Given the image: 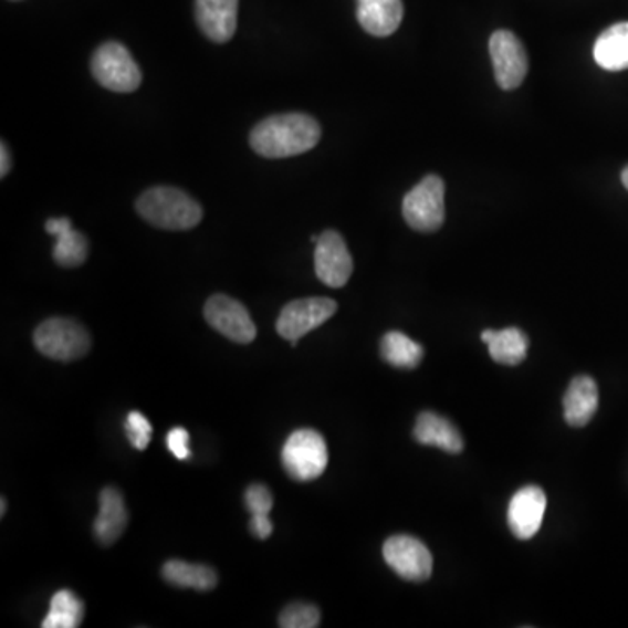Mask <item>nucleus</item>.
<instances>
[{
	"label": "nucleus",
	"mask_w": 628,
	"mask_h": 628,
	"mask_svg": "<svg viewBox=\"0 0 628 628\" xmlns=\"http://www.w3.org/2000/svg\"><path fill=\"white\" fill-rule=\"evenodd\" d=\"M46 232L56 238L53 249V259L56 264L63 268H77L86 261L87 252H90L87 240L72 228V222L66 217L48 220Z\"/></svg>",
	"instance_id": "nucleus-17"
},
{
	"label": "nucleus",
	"mask_w": 628,
	"mask_h": 628,
	"mask_svg": "<svg viewBox=\"0 0 628 628\" xmlns=\"http://www.w3.org/2000/svg\"><path fill=\"white\" fill-rule=\"evenodd\" d=\"M337 302L327 297H307L292 301L278 316L276 331L283 339L297 346L299 339L334 316Z\"/></svg>",
	"instance_id": "nucleus-7"
},
{
	"label": "nucleus",
	"mask_w": 628,
	"mask_h": 628,
	"mask_svg": "<svg viewBox=\"0 0 628 628\" xmlns=\"http://www.w3.org/2000/svg\"><path fill=\"white\" fill-rule=\"evenodd\" d=\"M594 59L604 71L620 72L628 69V23H616L604 30L594 46Z\"/></svg>",
	"instance_id": "nucleus-20"
},
{
	"label": "nucleus",
	"mask_w": 628,
	"mask_h": 628,
	"mask_svg": "<svg viewBox=\"0 0 628 628\" xmlns=\"http://www.w3.org/2000/svg\"><path fill=\"white\" fill-rule=\"evenodd\" d=\"M446 184L437 175H428L404 199V219L414 231L435 232L446 220Z\"/></svg>",
	"instance_id": "nucleus-6"
},
{
	"label": "nucleus",
	"mask_w": 628,
	"mask_h": 628,
	"mask_svg": "<svg viewBox=\"0 0 628 628\" xmlns=\"http://www.w3.org/2000/svg\"><path fill=\"white\" fill-rule=\"evenodd\" d=\"M128 525V510L117 489L105 488L100 492V510L93 525V533L102 545L108 546L119 540Z\"/></svg>",
	"instance_id": "nucleus-15"
},
{
	"label": "nucleus",
	"mask_w": 628,
	"mask_h": 628,
	"mask_svg": "<svg viewBox=\"0 0 628 628\" xmlns=\"http://www.w3.org/2000/svg\"><path fill=\"white\" fill-rule=\"evenodd\" d=\"M0 161H2V166H0V177L4 178L6 175L9 174L11 170V157H9L8 145L2 144V149H0Z\"/></svg>",
	"instance_id": "nucleus-29"
},
{
	"label": "nucleus",
	"mask_w": 628,
	"mask_h": 628,
	"mask_svg": "<svg viewBox=\"0 0 628 628\" xmlns=\"http://www.w3.org/2000/svg\"><path fill=\"white\" fill-rule=\"evenodd\" d=\"M356 18L365 32L374 38H388L397 32L404 20L401 0H356Z\"/></svg>",
	"instance_id": "nucleus-14"
},
{
	"label": "nucleus",
	"mask_w": 628,
	"mask_h": 628,
	"mask_svg": "<svg viewBox=\"0 0 628 628\" xmlns=\"http://www.w3.org/2000/svg\"><path fill=\"white\" fill-rule=\"evenodd\" d=\"M142 219L166 231H189L203 219V208L177 187H153L137 199Z\"/></svg>",
	"instance_id": "nucleus-2"
},
{
	"label": "nucleus",
	"mask_w": 628,
	"mask_h": 628,
	"mask_svg": "<svg viewBox=\"0 0 628 628\" xmlns=\"http://www.w3.org/2000/svg\"><path fill=\"white\" fill-rule=\"evenodd\" d=\"M383 557L407 582H426L433 571V557L428 546L407 534L388 537L383 546Z\"/></svg>",
	"instance_id": "nucleus-9"
},
{
	"label": "nucleus",
	"mask_w": 628,
	"mask_h": 628,
	"mask_svg": "<svg viewBox=\"0 0 628 628\" xmlns=\"http://www.w3.org/2000/svg\"><path fill=\"white\" fill-rule=\"evenodd\" d=\"M380 356L391 367L416 368L421 364L425 349L401 332H388L380 341Z\"/></svg>",
	"instance_id": "nucleus-22"
},
{
	"label": "nucleus",
	"mask_w": 628,
	"mask_h": 628,
	"mask_svg": "<svg viewBox=\"0 0 628 628\" xmlns=\"http://www.w3.org/2000/svg\"><path fill=\"white\" fill-rule=\"evenodd\" d=\"M546 494L537 485H527L513 494L509 504V527L519 540H531L542 527Z\"/></svg>",
	"instance_id": "nucleus-12"
},
{
	"label": "nucleus",
	"mask_w": 628,
	"mask_h": 628,
	"mask_svg": "<svg viewBox=\"0 0 628 628\" xmlns=\"http://www.w3.org/2000/svg\"><path fill=\"white\" fill-rule=\"evenodd\" d=\"M414 437L422 446L439 447L442 451L459 454L463 451V437L451 421L435 412H422L414 428Z\"/></svg>",
	"instance_id": "nucleus-18"
},
{
	"label": "nucleus",
	"mask_w": 628,
	"mask_h": 628,
	"mask_svg": "<svg viewBox=\"0 0 628 628\" xmlns=\"http://www.w3.org/2000/svg\"><path fill=\"white\" fill-rule=\"evenodd\" d=\"M250 530L259 540H268L273 534V522L269 515H253L250 519Z\"/></svg>",
	"instance_id": "nucleus-28"
},
{
	"label": "nucleus",
	"mask_w": 628,
	"mask_h": 628,
	"mask_svg": "<svg viewBox=\"0 0 628 628\" xmlns=\"http://www.w3.org/2000/svg\"><path fill=\"white\" fill-rule=\"evenodd\" d=\"M244 504L253 515H269L273 510L274 498L265 485L253 484L244 492Z\"/></svg>",
	"instance_id": "nucleus-26"
},
{
	"label": "nucleus",
	"mask_w": 628,
	"mask_h": 628,
	"mask_svg": "<svg viewBox=\"0 0 628 628\" xmlns=\"http://www.w3.org/2000/svg\"><path fill=\"white\" fill-rule=\"evenodd\" d=\"M126 435H128L129 443H132L137 451H145L150 443L153 437V426L149 419L145 418L144 414L133 410L126 418Z\"/></svg>",
	"instance_id": "nucleus-25"
},
{
	"label": "nucleus",
	"mask_w": 628,
	"mask_h": 628,
	"mask_svg": "<svg viewBox=\"0 0 628 628\" xmlns=\"http://www.w3.org/2000/svg\"><path fill=\"white\" fill-rule=\"evenodd\" d=\"M322 137L318 123L307 114H278L262 121L250 133V145L268 159L299 156L314 149Z\"/></svg>",
	"instance_id": "nucleus-1"
},
{
	"label": "nucleus",
	"mask_w": 628,
	"mask_h": 628,
	"mask_svg": "<svg viewBox=\"0 0 628 628\" xmlns=\"http://www.w3.org/2000/svg\"><path fill=\"white\" fill-rule=\"evenodd\" d=\"M482 341L489 346L492 360L501 365H519L525 360L530 339L517 327L503 328V331H484L480 334Z\"/></svg>",
	"instance_id": "nucleus-19"
},
{
	"label": "nucleus",
	"mask_w": 628,
	"mask_h": 628,
	"mask_svg": "<svg viewBox=\"0 0 628 628\" xmlns=\"http://www.w3.org/2000/svg\"><path fill=\"white\" fill-rule=\"evenodd\" d=\"M282 461L292 479L297 482H311L318 479L327 468V443L318 431H294L283 446Z\"/></svg>",
	"instance_id": "nucleus-4"
},
{
	"label": "nucleus",
	"mask_w": 628,
	"mask_h": 628,
	"mask_svg": "<svg viewBox=\"0 0 628 628\" xmlns=\"http://www.w3.org/2000/svg\"><path fill=\"white\" fill-rule=\"evenodd\" d=\"M314 269L320 282L331 289H341L349 282L353 257L339 232L325 231L320 234L314 250Z\"/></svg>",
	"instance_id": "nucleus-10"
},
{
	"label": "nucleus",
	"mask_w": 628,
	"mask_h": 628,
	"mask_svg": "<svg viewBox=\"0 0 628 628\" xmlns=\"http://www.w3.org/2000/svg\"><path fill=\"white\" fill-rule=\"evenodd\" d=\"M33 343L42 355L53 360L74 362L83 358L92 337L81 323L69 318H50L33 332Z\"/></svg>",
	"instance_id": "nucleus-3"
},
{
	"label": "nucleus",
	"mask_w": 628,
	"mask_h": 628,
	"mask_svg": "<svg viewBox=\"0 0 628 628\" xmlns=\"http://www.w3.org/2000/svg\"><path fill=\"white\" fill-rule=\"evenodd\" d=\"M84 604L74 592L60 590L54 594L50 613L42 621V628H77L83 624Z\"/></svg>",
	"instance_id": "nucleus-23"
},
{
	"label": "nucleus",
	"mask_w": 628,
	"mask_h": 628,
	"mask_svg": "<svg viewBox=\"0 0 628 628\" xmlns=\"http://www.w3.org/2000/svg\"><path fill=\"white\" fill-rule=\"evenodd\" d=\"M320 625V611L313 604H290L280 615V627L316 628Z\"/></svg>",
	"instance_id": "nucleus-24"
},
{
	"label": "nucleus",
	"mask_w": 628,
	"mask_h": 628,
	"mask_svg": "<svg viewBox=\"0 0 628 628\" xmlns=\"http://www.w3.org/2000/svg\"><path fill=\"white\" fill-rule=\"evenodd\" d=\"M92 74L111 92L132 93L142 84L140 66L121 42H105L95 51Z\"/></svg>",
	"instance_id": "nucleus-5"
},
{
	"label": "nucleus",
	"mask_w": 628,
	"mask_h": 628,
	"mask_svg": "<svg viewBox=\"0 0 628 628\" xmlns=\"http://www.w3.org/2000/svg\"><path fill=\"white\" fill-rule=\"evenodd\" d=\"M205 318L220 334L238 344L255 339L257 328L250 313L241 302L228 295H213L205 306Z\"/></svg>",
	"instance_id": "nucleus-11"
},
{
	"label": "nucleus",
	"mask_w": 628,
	"mask_h": 628,
	"mask_svg": "<svg viewBox=\"0 0 628 628\" xmlns=\"http://www.w3.org/2000/svg\"><path fill=\"white\" fill-rule=\"evenodd\" d=\"M599 407V389L596 380L588 376H578L571 380L564 395V419L573 428H583L596 416Z\"/></svg>",
	"instance_id": "nucleus-16"
},
{
	"label": "nucleus",
	"mask_w": 628,
	"mask_h": 628,
	"mask_svg": "<svg viewBox=\"0 0 628 628\" xmlns=\"http://www.w3.org/2000/svg\"><path fill=\"white\" fill-rule=\"evenodd\" d=\"M199 29L210 41H231L238 25V0H196Z\"/></svg>",
	"instance_id": "nucleus-13"
},
{
	"label": "nucleus",
	"mask_w": 628,
	"mask_h": 628,
	"mask_svg": "<svg viewBox=\"0 0 628 628\" xmlns=\"http://www.w3.org/2000/svg\"><path fill=\"white\" fill-rule=\"evenodd\" d=\"M621 182H624V186L627 187L628 190V166L621 171Z\"/></svg>",
	"instance_id": "nucleus-30"
},
{
	"label": "nucleus",
	"mask_w": 628,
	"mask_h": 628,
	"mask_svg": "<svg viewBox=\"0 0 628 628\" xmlns=\"http://www.w3.org/2000/svg\"><path fill=\"white\" fill-rule=\"evenodd\" d=\"M189 440V431H187L186 428L177 426V428L170 430V433L166 437V446H168V449H170L175 458L184 461V459H189L190 456Z\"/></svg>",
	"instance_id": "nucleus-27"
},
{
	"label": "nucleus",
	"mask_w": 628,
	"mask_h": 628,
	"mask_svg": "<svg viewBox=\"0 0 628 628\" xmlns=\"http://www.w3.org/2000/svg\"><path fill=\"white\" fill-rule=\"evenodd\" d=\"M163 578L175 587L192 588V590H213L219 583V576L205 564H190L186 561H168L163 566Z\"/></svg>",
	"instance_id": "nucleus-21"
},
{
	"label": "nucleus",
	"mask_w": 628,
	"mask_h": 628,
	"mask_svg": "<svg viewBox=\"0 0 628 628\" xmlns=\"http://www.w3.org/2000/svg\"><path fill=\"white\" fill-rule=\"evenodd\" d=\"M0 515H2V517H4V515H6V500H4V498H2V510H0Z\"/></svg>",
	"instance_id": "nucleus-31"
},
{
	"label": "nucleus",
	"mask_w": 628,
	"mask_h": 628,
	"mask_svg": "<svg viewBox=\"0 0 628 628\" xmlns=\"http://www.w3.org/2000/svg\"><path fill=\"white\" fill-rule=\"evenodd\" d=\"M489 53L494 66V77L504 92H512L524 83L525 75L530 71V62L524 44L515 33L510 30H498L492 33Z\"/></svg>",
	"instance_id": "nucleus-8"
}]
</instances>
